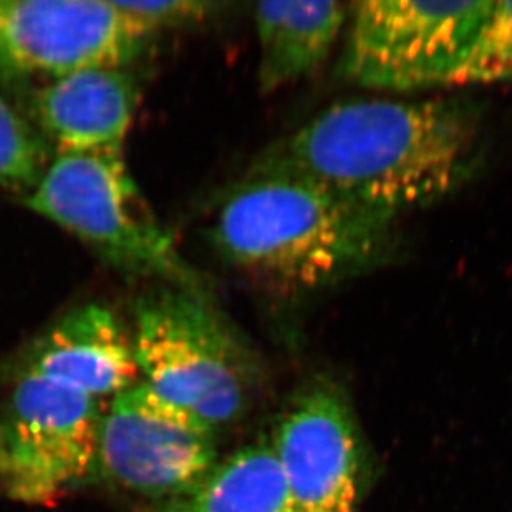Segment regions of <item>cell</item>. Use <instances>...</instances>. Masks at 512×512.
<instances>
[{
	"mask_svg": "<svg viewBox=\"0 0 512 512\" xmlns=\"http://www.w3.org/2000/svg\"><path fill=\"white\" fill-rule=\"evenodd\" d=\"M297 512H358L368 450L347 388L317 373L295 388L271 435Z\"/></svg>",
	"mask_w": 512,
	"mask_h": 512,
	"instance_id": "cell-9",
	"label": "cell"
},
{
	"mask_svg": "<svg viewBox=\"0 0 512 512\" xmlns=\"http://www.w3.org/2000/svg\"><path fill=\"white\" fill-rule=\"evenodd\" d=\"M161 512H297L281 464L264 435L219 459L184 498Z\"/></svg>",
	"mask_w": 512,
	"mask_h": 512,
	"instance_id": "cell-13",
	"label": "cell"
},
{
	"mask_svg": "<svg viewBox=\"0 0 512 512\" xmlns=\"http://www.w3.org/2000/svg\"><path fill=\"white\" fill-rule=\"evenodd\" d=\"M93 398L116 397L138 377L131 334L112 310L88 304L70 310L27 348L24 368Z\"/></svg>",
	"mask_w": 512,
	"mask_h": 512,
	"instance_id": "cell-11",
	"label": "cell"
},
{
	"mask_svg": "<svg viewBox=\"0 0 512 512\" xmlns=\"http://www.w3.org/2000/svg\"><path fill=\"white\" fill-rule=\"evenodd\" d=\"M138 78L97 68L25 88V108L40 135L63 153H121L140 105Z\"/></svg>",
	"mask_w": 512,
	"mask_h": 512,
	"instance_id": "cell-10",
	"label": "cell"
},
{
	"mask_svg": "<svg viewBox=\"0 0 512 512\" xmlns=\"http://www.w3.org/2000/svg\"><path fill=\"white\" fill-rule=\"evenodd\" d=\"M218 433L145 382L103 411L95 473L118 488L170 504L218 464Z\"/></svg>",
	"mask_w": 512,
	"mask_h": 512,
	"instance_id": "cell-8",
	"label": "cell"
},
{
	"mask_svg": "<svg viewBox=\"0 0 512 512\" xmlns=\"http://www.w3.org/2000/svg\"><path fill=\"white\" fill-rule=\"evenodd\" d=\"M52 146L27 116L0 97V189L32 193L52 163Z\"/></svg>",
	"mask_w": 512,
	"mask_h": 512,
	"instance_id": "cell-15",
	"label": "cell"
},
{
	"mask_svg": "<svg viewBox=\"0 0 512 512\" xmlns=\"http://www.w3.org/2000/svg\"><path fill=\"white\" fill-rule=\"evenodd\" d=\"M348 19L350 5L334 0L259 2L254 9L259 92H281L324 67Z\"/></svg>",
	"mask_w": 512,
	"mask_h": 512,
	"instance_id": "cell-12",
	"label": "cell"
},
{
	"mask_svg": "<svg viewBox=\"0 0 512 512\" xmlns=\"http://www.w3.org/2000/svg\"><path fill=\"white\" fill-rule=\"evenodd\" d=\"M491 0L350 5L340 70L375 92L413 93L446 87Z\"/></svg>",
	"mask_w": 512,
	"mask_h": 512,
	"instance_id": "cell-5",
	"label": "cell"
},
{
	"mask_svg": "<svg viewBox=\"0 0 512 512\" xmlns=\"http://www.w3.org/2000/svg\"><path fill=\"white\" fill-rule=\"evenodd\" d=\"M483 135L481 110L464 98H353L325 108L257 161L398 221L473 178Z\"/></svg>",
	"mask_w": 512,
	"mask_h": 512,
	"instance_id": "cell-1",
	"label": "cell"
},
{
	"mask_svg": "<svg viewBox=\"0 0 512 512\" xmlns=\"http://www.w3.org/2000/svg\"><path fill=\"white\" fill-rule=\"evenodd\" d=\"M131 340L143 382L218 435L251 408L261 365L209 290L166 285L141 295Z\"/></svg>",
	"mask_w": 512,
	"mask_h": 512,
	"instance_id": "cell-3",
	"label": "cell"
},
{
	"mask_svg": "<svg viewBox=\"0 0 512 512\" xmlns=\"http://www.w3.org/2000/svg\"><path fill=\"white\" fill-rule=\"evenodd\" d=\"M153 35L115 0H0V82L22 92L37 78L126 68Z\"/></svg>",
	"mask_w": 512,
	"mask_h": 512,
	"instance_id": "cell-7",
	"label": "cell"
},
{
	"mask_svg": "<svg viewBox=\"0 0 512 512\" xmlns=\"http://www.w3.org/2000/svg\"><path fill=\"white\" fill-rule=\"evenodd\" d=\"M103 411L98 398L22 370L0 413V488L45 504L95 473Z\"/></svg>",
	"mask_w": 512,
	"mask_h": 512,
	"instance_id": "cell-6",
	"label": "cell"
},
{
	"mask_svg": "<svg viewBox=\"0 0 512 512\" xmlns=\"http://www.w3.org/2000/svg\"><path fill=\"white\" fill-rule=\"evenodd\" d=\"M115 4L126 14L140 20L148 29H183L206 24L221 14L226 5L208 0H153V2H120Z\"/></svg>",
	"mask_w": 512,
	"mask_h": 512,
	"instance_id": "cell-16",
	"label": "cell"
},
{
	"mask_svg": "<svg viewBox=\"0 0 512 512\" xmlns=\"http://www.w3.org/2000/svg\"><path fill=\"white\" fill-rule=\"evenodd\" d=\"M22 199L30 211L70 232L126 276L209 290L148 208L121 153L58 155Z\"/></svg>",
	"mask_w": 512,
	"mask_h": 512,
	"instance_id": "cell-4",
	"label": "cell"
},
{
	"mask_svg": "<svg viewBox=\"0 0 512 512\" xmlns=\"http://www.w3.org/2000/svg\"><path fill=\"white\" fill-rule=\"evenodd\" d=\"M512 83V0H491L446 87Z\"/></svg>",
	"mask_w": 512,
	"mask_h": 512,
	"instance_id": "cell-14",
	"label": "cell"
},
{
	"mask_svg": "<svg viewBox=\"0 0 512 512\" xmlns=\"http://www.w3.org/2000/svg\"><path fill=\"white\" fill-rule=\"evenodd\" d=\"M398 221L254 161L208 226L219 261L282 299H305L392 261Z\"/></svg>",
	"mask_w": 512,
	"mask_h": 512,
	"instance_id": "cell-2",
	"label": "cell"
}]
</instances>
